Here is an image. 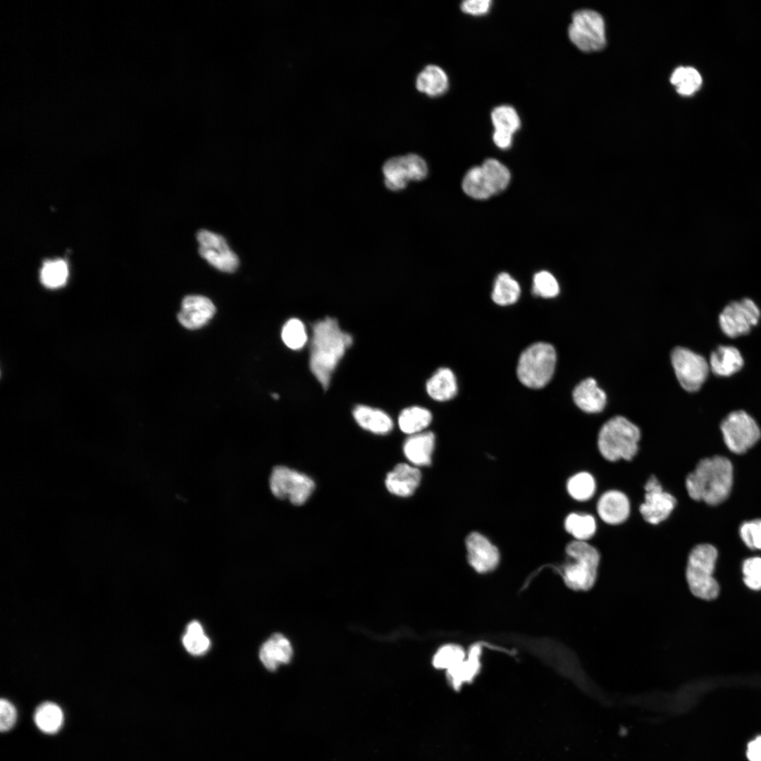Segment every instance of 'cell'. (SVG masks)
<instances>
[{
	"label": "cell",
	"instance_id": "6da1fadb",
	"mask_svg": "<svg viewBox=\"0 0 761 761\" xmlns=\"http://www.w3.org/2000/svg\"><path fill=\"white\" fill-rule=\"evenodd\" d=\"M352 341V335L342 330L334 318L326 317L313 323L309 366L324 390L328 389L333 372Z\"/></svg>",
	"mask_w": 761,
	"mask_h": 761
},
{
	"label": "cell",
	"instance_id": "7a4b0ae2",
	"mask_svg": "<svg viewBox=\"0 0 761 761\" xmlns=\"http://www.w3.org/2000/svg\"><path fill=\"white\" fill-rule=\"evenodd\" d=\"M733 484V466L722 456L701 459L686 477L685 485L689 497L710 505L724 502Z\"/></svg>",
	"mask_w": 761,
	"mask_h": 761
},
{
	"label": "cell",
	"instance_id": "3957f363",
	"mask_svg": "<svg viewBox=\"0 0 761 761\" xmlns=\"http://www.w3.org/2000/svg\"><path fill=\"white\" fill-rule=\"evenodd\" d=\"M641 439L639 428L621 416L606 421L599 431L598 448L602 457L609 462L631 460L638 451Z\"/></svg>",
	"mask_w": 761,
	"mask_h": 761
},
{
	"label": "cell",
	"instance_id": "277c9868",
	"mask_svg": "<svg viewBox=\"0 0 761 761\" xmlns=\"http://www.w3.org/2000/svg\"><path fill=\"white\" fill-rule=\"evenodd\" d=\"M717 551L707 543L695 546L690 552L686 577L691 592L697 598L711 600L719 594V587L712 576Z\"/></svg>",
	"mask_w": 761,
	"mask_h": 761
},
{
	"label": "cell",
	"instance_id": "5b68a950",
	"mask_svg": "<svg viewBox=\"0 0 761 761\" xmlns=\"http://www.w3.org/2000/svg\"><path fill=\"white\" fill-rule=\"evenodd\" d=\"M573 562L563 569L565 584L573 590L586 591L595 583L600 555L587 541L573 540L565 548Z\"/></svg>",
	"mask_w": 761,
	"mask_h": 761
},
{
	"label": "cell",
	"instance_id": "8992f818",
	"mask_svg": "<svg viewBox=\"0 0 761 761\" xmlns=\"http://www.w3.org/2000/svg\"><path fill=\"white\" fill-rule=\"evenodd\" d=\"M556 361L552 345L546 342L534 343L521 354L516 369L518 378L528 388H543L553 376Z\"/></svg>",
	"mask_w": 761,
	"mask_h": 761
},
{
	"label": "cell",
	"instance_id": "52a82bcc",
	"mask_svg": "<svg viewBox=\"0 0 761 761\" xmlns=\"http://www.w3.org/2000/svg\"><path fill=\"white\" fill-rule=\"evenodd\" d=\"M569 37L581 51L588 52L602 49L606 44L602 17L592 10L576 11L569 27Z\"/></svg>",
	"mask_w": 761,
	"mask_h": 761
},
{
	"label": "cell",
	"instance_id": "ba28073f",
	"mask_svg": "<svg viewBox=\"0 0 761 761\" xmlns=\"http://www.w3.org/2000/svg\"><path fill=\"white\" fill-rule=\"evenodd\" d=\"M721 431L726 447L736 454L745 452L761 436L756 421L741 410L731 412L722 421Z\"/></svg>",
	"mask_w": 761,
	"mask_h": 761
},
{
	"label": "cell",
	"instance_id": "9c48e42d",
	"mask_svg": "<svg viewBox=\"0 0 761 761\" xmlns=\"http://www.w3.org/2000/svg\"><path fill=\"white\" fill-rule=\"evenodd\" d=\"M270 488L276 497L288 499L292 504L301 505L313 493L315 483L304 474L286 466H278L272 471Z\"/></svg>",
	"mask_w": 761,
	"mask_h": 761
},
{
	"label": "cell",
	"instance_id": "30bf717a",
	"mask_svg": "<svg viewBox=\"0 0 761 761\" xmlns=\"http://www.w3.org/2000/svg\"><path fill=\"white\" fill-rule=\"evenodd\" d=\"M672 364L681 387L688 392L698 390L709 373V364L701 355L689 349L677 347L671 355Z\"/></svg>",
	"mask_w": 761,
	"mask_h": 761
},
{
	"label": "cell",
	"instance_id": "8fae6325",
	"mask_svg": "<svg viewBox=\"0 0 761 761\" xmlns=\"http://www.w3.org/2000/svg\"><path fill=\"white\" fill-rule=\"evenodd\" d=\"M760 311L750 299L744 298L727 304L719 316V323L723 333L729 338H736L748 333L757 325Z\"/></svg>",
	"mask_w": 761,
	"mask_h": 761
},
{
	"label": "cell",
	"instance_id": "7c38bea8",
	"mask_svg": "<svg viewBox=\"0 0 761 761\" xmlns=\"http://www.w3.org/2000/svg\"><path fill=\"white\" fill-rule=\"evenodd\" d=\"M644 490V502L638 508L643 519L654 525L666 520L676 507V498L663 490L655 475H651L647 480Z\"/></svg>",
	"mask_w": 761,
	"mask_h": 761
},
{
	"label": "cell",
	"instance_id": "4fadbf2b",
	"mask_svg": "<svg viewBox=\"0 0 761 761\" xmlns=\"http://www.w3.org/2000/svg\"><path fill=\"white\" fill-rule=\"evenodd\" d=\"M199 253L209 264L216 269L233 273L239 265V259L228 247L224 237L207 230L197 233Z\"/></svg>",
	"mask_w": 761,
	"mask_h": 761
},
{
	"label": "cell",
	"instance_id": "5bb4252c",
	"mask_svg": "<svg viewBox=\"0 0 761 761\" xmlns=\"http://www.w3.org/2000/svg\"><path fill=\"white\" fill-rule=\"evenodd\" d=\"M466 546L469 563L477 572L488 573L498 564L500 555L497 547L481 533H470Z\"/></svg>",
	"mask_w": 761,
	"mask_h": 761
},
{
	"label": "cell",
	"instance_id": "9a60e30c",
	"mask_svg": "<svg viewBox=\"0 0 761 761\" xmlns=\"http://www.w3.org/2000/svg\"><path fill=\"white\" fill-rule=\"evenodd\" d=\"M215 312V306L208 297L202 295H187L182 302L178 319L185 328L194 330L206 325Z\"/></svg>",
	"mask_w": 761,
	"mask_h": 761
},
{
	"label": "cell",
	"instance_id": "2e32d148",
	"mask_svg": "<svg viewBox=\"0 0 761 761\" xmlns=\"http://www.w3.org/2000/svg\"><path fill=\"white\" fill-rule=\"evenodd\" d=\"M596 509L599 517L605 524L618 525L629 518L631 505L625 493L618 490H610L600 495Z\"/></svg>",
	"mask_w": 761,
	"mask_h": 761
},
{
	"label": "cell",
	"instance_id": "e0dca14e",
	"mask_svg": "<svg viewBox=\"0 0 761 761\" xmlns=\"http://www.w3.org/2000/svg\"><path fill=\"white\" fill-rule=\"evenodd\" d=\"M421 475L420 471L407 464H398L385 478V486L388 491L400 497H408L413 494L419 486Z\"/></svg>",
	"mask_w": 761,
	"mask_h": 761
},
{
	"label": "cell",
	"instance_id": "ac0fdd59",
	"mask_svg": "<svg viewBox=\"0 0 761 761\" xmlns=\"http://www.w3.org/2000/svg\"><path fill=\"white\" fill-rule=\"evenodd\" d=\"M292 657V648L283 635L275 633L261 645L259 658L264 667L274 671L282 664L288 663Z\"/></svg>",
	"mask_w": 761,
	"mask_h": 761
},
{
	"label": "cell",
	"instance_id": "d6986e66",
	"mask_svg": "<svg viewBox=\"0 0 761 761\" xmlns=\"http://www.w3.org/2000/svg\"><path fill=\"white\" fill-rule=\"evenodd\" d=\"M575 404L586 413H598L605 408L607 397L595 379L589 378L581 381L574 390Z\"/></svg>",
	"mask_w": 761,
	"mask_h": 761
},
{
	"label": "cell",
	"instance_id": "ffe728a7",
	"mask_svg": "<svg viewBox=\"0 0 761 761\" xmlns=\"http://www.w3.org/2000/svg\"><path fill=\"white\" fill-rule=\"evenodd\" d=\"M462 189L468 196L476 199H485L497 193L490 174L482 166L467 171L462 180Z\"/></svg>",
	"mask_w": 761,
	"mask_h": 761
},
{
	"label": "cell",
	"instance_id": "44dd1931",
	"mask_svg": "<svg viewBox=\"0 0 761 761\" xmlns=\"http://www.w3.org/2000/svg\"><path fill=\"white\" fill-rule=\"evenodd\" d=\"M435 445V436L432 432H423L412 435L403 446L407 459L416 466L431 464Z\"/></svg>",
	"mask_w": 761,
	"mask_h": 761
},
{
	"label": "cell",
	"instance_id": "7402d4cb",
	"mask_svg": "<svg viewBox=\"0 0 761 761\" xmlns=\"http://www.w3.org/2000/svg\"><path fill=\"white\" fill-rule=\"evenodd\" d=\"M352 414L361 428L373 433L384 435L393 428L390 416L379 409L359 404L354 407Z\"/></svg>",
	"mask_w": 761,
	"mask_h": 761
},
{
	"label": "cell",
	"instance_id": "603a6c76",
	"mask_svg": "<svg viewBox=\"0 0 761 761\" xmlns=\"http://www.w3.org/2000/svg\"><path fill=\"white\" fill-rule=\"evenodd\" d=\"M710 369L718 376H730L743 366L739 350L732 346H719L710 355Z\"/></svg>",
	"mask_w": 761,
	"mask_h": 761
},
{
	"label": "cell",
	"instance_id": "cb8c5ba5",
	"mask_svg": "<svg viewBox=\"0 0 761 761\" xmlns=\"http://www.w3.org/2000/svg\"><path fill=\"white\" fill-rule=\"evenodd\" d=\"M449 78L445 71L436 65H428L418 74L416 89L429 97L444 94L449 87Z\"/></svg>",
	"mask_w": 761,
	"mask_h": 761
},
{
	"label": "cell",
	"instance_id": "d4e9b609",
	"mask_svg": "<svg viewBox=\"0 0 761 761\" xmlns=\"http://www.w3.org/2000/svg\"><path fill=\"white\" fill-rule=\"evenodd\" d=\"M426 388L432 399L440 402L449 400L457 392L455 376L450 369L440 368L428 380Z\"/></svg>",
	"mask_w": 761,
	"mask_h": 761
},
{
	"label": "cell",
	"instance_id": "484cf974",
	"mask_svg": "<svg viewBox=\"0 0 761 761\" xmlns=\"http://www.w3.org/2000/svg\"><path fill=\"white\" fill-rule=\"evenodd\" d=\"M385 186L390 191L404 190L410 181L404 156L388 159L382 168Z\"/></svg>",
	"mask_w": 761,
	"mask_h": 761
},
{
	"label": "cell",
	"instance_id": "4316f807",
	"mask_svg": "<svg viewBox=\"0 0 761 761\" xmlns=\"http://www.w3.org/2000/svg\"><path fill=\"white\" fill-rule=\"evenodd\" d=\"M480 650L478 646L473 647L467 659L447 671L448 681L455 690L459 689L463 683L471 681L478 672Z\"/></svg>",
	"mask_w": 761,
	"mask_h": 761
},
{
	"label": "cell",
	"instance_id": "83f0119b",
	"mask_svg": "<svg viewBox=\"0 0 761 761\" xmlns=\"http://www.w3.org/2000/svg\"><path fill=\"white\" fill-rule=\"evenodd\" d=\"M34 722L41 731L45 734H55L63 725V712L57 704L44 702L36 708Z\"/></svg>",
	"mask_w": 761,
	"mask_h": 761
},
{
	"label": "cell",
	"instance_id": "f1b7e54d",
	"mask_svg": "<svg viewBox=\"0 0 761 761\" xmlns=\"http://www.w3.org/2000/svg\"><path fill=\"white\" fill-rule=\"evenodd\" d=\"M432 415L423 407L413 406L403 409L398 416L400 430L407 434L421 433L431 423Z\"/></svg>",
	"mask_w": 761,
	"mask_h": 761
},
{
	"label": "cell",
	"instance_id": "f546056e",
	"mask_svg": "<svg viewBox=\"0 0 761 761\" xmlns=\"http://www.w3.org/2000/svg\"><path fill=\"white\" fill-rule=\"evenodd\" d=\"M676 92L683 96H691L702 86L703 79L698 70L690 66L676 68L670 78Z\"/></svg>",
	"mask_w": 761,
	"mask_h": 761
},
{
	"label": "cell",
	"instance_id": "4dcf8cb0",
	"mask_svg": "<svg viewBox=\"0 0 761 761\" xmlns=\"http://www.w3.org/2000/svg\"><path fill=\"white\" fill-rule=\"evenodd\" d=\"M564 528L576 540L586 541L595 535L597 525L591 514L571 513L565 518Z\"/></svg>",
	"mask_w": 761,
	"mask_h": 761
},
{
	"label": "cell",
	"instance_id": "1f68e13d",
	"mask_svg": "<svg viewBox=\"0 0 761 761\" xmlns=\"http://www.w3.org/2000/svg\"><path fill=\"white\" fill-rule=\"evenodd\" d=\"M520 293V286L517 281L507 273H501L495 281L491 296L497 304L507 306L515 303Z\"/></svg>",
	"mask_w": 761,
	"mask_h": 761
},
{
	"label": "cell",
	"instance_id": "d6a6232c",
	"mask_svg": "<svg viewBox=\"0 0 761 761\" xmlns=\"http://www.w3.org/2000/svg\"><path fill=\"white\" fill-rule=\"evenodd\" d=\"M596 490L594 477L588 472L581 471L571 476L567 483V490L575 500L584 502L590 500Z\"/></svg>",
	"mask_w": 761,
	"mask_h": 761
},
{
	"label": "cell",
	"instance_id": "836d02e7",
	"mask_svg": "<svg viewBox=\"0 0 761 761\" xmlns=\"http://www.w3.org/2000/svg\"><path fill=\"white\" fill-rule=\"evenodd\" d=\"M494 130L514 134L521 126V119L516 109L509 105L502 104L495 107L490 114Z\"/></svg>",
	"mask_w": 761,
	"mask_h": 761
},
{
	"label": "cell",
	"instance_id": "e575fe53",
	"mask_svg": "<svg viewBox=\"0 0 761 761\" xmlns=\"http://www.w3.org/2000/svg\"><path fill=\"white\" fill-rule=\"evenodd\" d=\"M68 276V266L66 261L62 259L45 262L40 271L41 281L44 286L49 288H57L63 286L66 283Z\"/></svg>",
	"mask_w": 761,
	"mask_h": 761
},
{
	"label": "cell",
	"instance_id": "d590c367",
	"mask_svg": "<svg viewBox=\"0 0 761 761\" xmlns=\"http://www.w3.org/2000/svg\"><path fill=\"white\" fill-rule=\"evenodd\" d=\"M182 644L187 651L192 655H202L207 651L210 641L199 621H192L187 626Z\"/></svg>",
	"mask_w": 761,
	"mask_h": 761
},
{
	"label": "cell",
	"instance_id": "8d00e7d4",
	"mask_svg": "<svg viewBox=\"0 0 761 761\" xmlns=\"http://www.w3.org/2000/svg\"><path fill=\"white\" fill-rule=\"evenodd\" d=\"M281 338L285 345L292 349H300L308 337L304 324L299 318L289 319L283 326Z\"/></svg>",
	"mask_w": 761,
	"mask_h": 761
},
{
	"label": "cell",
	"instance_id": "74e56055",
	"mask_svg": "<svg viewBox=\"0 0 761 761\" xmlns=\"http://www.w3.org/2000/svg\"><path fill=\"white\" fill-rule=\"evenodd\" d=\"M466 657L464 649L455 644H447L440 648L433 658V665L436 669H446L454 668Z\"/></svg>",
	"mask_w": 761,
	"mask_h": 761
},
{
	"label": "cell",
	"instance_id": "f35d334b",
	"mask_svg": "<svg viewBox=\"0 0 761 761\" xmlns=\"http://www.w3.org/2000/svg\"><path fill=\"white\" fill-rule=\"evenodd\" d=\"M559 292L556 278L549 272L542 271L536 273L533 279V293L544 298L556 297Z\"/></svg>",
	"mask_w": 761,
	"mask_h": 761
},
{
	"label": "cell",
	"instance_id": "ab89813d",
	"mask_svg": "<svg viewBox=\"0 0 761 761\" xmlns=\"http://www.w3.org/2000/svg\"><path fill=\"white\" fill-rule=\"evenodd\" d=\"M743 581L750 589H761V557H754L746 559L742 567Z\"/></svg>",
	"mask_w": 761,
	"mask_h": 761
},
{
	"label": "cell",
	"instance_id": "60d3db41",
	"mask_svg": "<svg viewBox=\"0 0 761 761\" xmlns=\"http://www.w3.org/2000/svg\"><path fill=\"white\" fill-rule=\"evenodd\" d=\"M740 536L750 549L761 550V519L745 521L739 528Z\"/></svg>",
	"mask_w": 761,
	"mask_h": 761
},
{
	"label": "cell",
	"instance_id": "b9f144b4",
	"mask_svg": "<svg viewBox=\"0 0 761 761\" xmlns=\"http://www.w3.org/2000/svg\"><path fill=\"white\" fill-rule=\"evenodd\" d=\"M404 156L410 181H420L426 178L428 172L426 161L416 154H408Z\"/></svg>",
	"mask_w": 761,
	"mask_h": 761
},
{
	"label": "cell",
	"instance_id": "7bdbcfd3",
	"mask_svg": "<svg viewBox=\"0 0 761 761\" xmlns=\"http://www.w3.org/2000/svg\"><path fill=\"white\" fill-rule=\"evenodd\" d=\"M17 720V711L14 705L8 700L1 698L0 701V729L1 732L8 731L15 725Z\"/></svg>",
	"mask_w": 761,
	"mask_h": 761
},
{
	"label": "cell",
	"instance_id": "ee69618b",
	"mask_svg": "<svg viewBox=\"0 0 761 761\" xmlns=\"http://www.w3.org/2000/svg\"><path fill=\"white\" fill-rule=\"evenodd\" d=\"M491 6L492 1L490 0H466L460 5L463 12L475 16L486 14Z\"/></svg>",
	"mask_w": 761,
	"mask_h": 761
},
{
	"label": "cell",
	"instance_id": "f6af8a7d",
	"mask_svg": "<svg viewBox=\"0 0 761 761\" xmlns=\"http://www.w3.org/2000/svg\"><path fill=\"white\" fill-rule=\"evenodd\" d=\"M493 140L500 149H507L512 144L513 134L502 130H494Z\"/></svg>",
	"mask_w": 761,
	"mask_h": 761
},
{
	"label": "cell",
	"instance_id": "bcb514c9",
	"mask_svg": "<svg viewBox=\"0 0 761 761\" xmlns=\"http://www.w3.org/2000/svg\"><path fill=\"white\" fill-rule=\"evenodd\" d=\"M746 755L750 761H761V736L748 744Z\"/></svg>",
	"mask_w": 761,
	"mask_h": 761
},
{
	"label": "cell",
	"instance_id": "7dc6e473",
	"mask_svg": "<svg viewBox=\"0 0 761 761\" xmlns=\"http://www.w3.org/2000/svg\"><path fill=\"white\" fill-rule=\"evenodd\" d=\"M272 396H273V397L274 399L277 400L278 398V394L273 393V394H272Z\"/></svg>",
	"mask_w": 761,
	"mask_h": 761
}]
</instances>
